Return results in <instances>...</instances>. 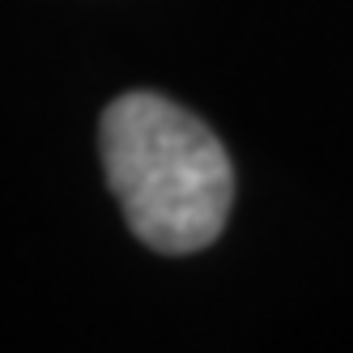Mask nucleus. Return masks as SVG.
<instances>
[{"instance_id": "nucleus-1", "label": "nucleus", "mask_w": 353, "mask_h": 353, "mask_svg": "<svg viewBox=\"0 0 353 353\" xmlns=\"http://www.w3.org/2000/svg\"><path fill=\"white\" fill-rule=\"evenodd\" d=\"M103 162L132 234L166 256L209 247L230 217L221 141L162 94H123L103 115Z\"/></svg>"}]
</instances>
